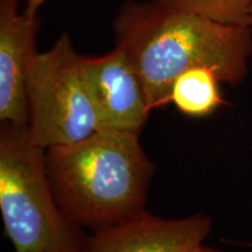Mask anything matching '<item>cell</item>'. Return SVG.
Returning a JSON list of instances; mask_svg holds the SVG:
<instances>
[{
	"label": "cell",
	"instance_id": "1",
	"mask_svg": "<svg viewBox=\"0 0 252 252\" xmlns=\"http://www.w3.org/2000/svg\"><path fill=\"white\" fill-rule=\"evenodd\" d=\"M121 48L143 84L150 109L171 104L182 72L208 67L222 83L237 87L249 74L252 27L222 24L163 2L127 1L113 23Z\"/></svg>",
	"mask_w": 252,
	"mask_h": 252
},
{
	"label": "cell",
	"instance_id": "2",
	"mask_svg": "<svg viewBox=\"0 0 252 252\" xmlns=\"http://www.w3.org/2000/svg\"><path fill=\"white\" fill-rule=\"evenodd\" d=\"M55 198L72 223L91 232L144 213L156 163L139 134L99 130L80 141L46 150Z\"/></svg>",
	"mask_w": 252,
	"mask_h": 252
},
{
	"label": "cell",
	"instance_id": "3",
	"mask_svg": "<svg viewBox=\"0 0 252 252\" xmlns=\"http://www.w3.org/2000/svg\"><path fill=\"white\" fill-rule=\"evenodd\" d=\"M0 212L14 252H83L88 236L56 201L46 149L27 125L0 126Z\"/></svg>",
	"mask_w": 252,
	"mask_h": 252
},
{
	"label": "cell",
	"instance_id": "4",
	"mask_svg": "<svg viewBox=\"0 0 252 252\" xmlns=\"http://www.w3.org/2000/svg\"><path fill=\"white\" fill-rule=\"evenodd\" d=\"M81 55L68 34L37 53L28 75V128L43 147L80 141L102 130L96 109L82 78Z\"/></svg>",
	"mask_w": 252,
	"mask_h": 252
},
{
	"label": "cell",
	"instance_id": "5",
	"mask_svg": "<svg viewBox=\"0 0 252 252\" xmlns=\"http://www.w3.org/2000/svg\"><path fill=\"white\" fill-rule=\"evenodd\" d=\"M80 68L102 130L140 134L152 110L143 84L124 52L115 47L98 58L81 55Z\"/></svg>",
	"mask_w": 252,
	"mask_h": 252
},
{
	"label": "cell",
	"instance_id": "6",
	"mask_svg": "<svg viewBox=\"0 0 252 252\" xmlns=\"http://www.w3.org/2000/svg\"><path fill=\"white\" fill-rule=\"evenodd\" d=\"M213 220L195 214L176 220L145 210L111 228L91 232L83 252H189L203 243Z\"/></svg>",
	"mask_w": 252,
	"mask_h": 252
},
{
	"label": "cell",
	"instance_id": "7",
	"mask_svg": "<svg viewBox=\"0 0 252 252\" xmlns=\"http://www.w3.org/2000/svg\"><path fill=\"white\" fill-rule=\"evenodd\" d=\"M20 0H0V121L27 125L28 75L34 58L37 18L19 12Z\"/></svg>",
	"mask_w": 252,
	"mask_h": 252
},
{
	"label": "cell",
	"instance_id": "8",
	"mask_svg": "<svg viewBox=\"0 0 252 252\" xmlns=\"http://www.w3.org/2000/svg\"><path fill=\"white\" fill-rule=\"evenodd\" d=\"M217 72L208 67H195L182 72L172 86L169 100L182 115L191 118L209 117L226 105Z\"/></svg>",
	"mask_w": 252,
	"mask_h": 252
},
{
	"label": "cell",
	"instance_id": "9",
	"mask_svg": "<svg viewBox=\"0 0 252 252\" xmlns=\"http://www.w3.org/2000/svg\"><path fill=\"white\" fill-rule=\"evenodd\" d=\"M222 24L252 27V0H157Z\"/></svg>",
	"mask_w": 252,
	"mask_h": 252
},
{
	"label": "cell",
	"instance_id": "10",
	"mask_svg": "<svg viewBox=\"0 0 252 252\" xmlns=\"http://www.w3.org/2000/svg\"><path fill=\"white\" fill-rule=\"evenodd\" d=\"M45 1L46 0H27V4L25 6L24 13L26 14L27 17L35 18L37 11H39V8L42 6Z\"/></svg>",
	"mask_w": 252,
	"mask_h": 252
},
{
	"label": "cell",
	"instance_id": "11",
	"mask_svg": "<svg viewBox=\"0 0 252 252\" xmlns=\"http://www.w3.org/2000/svg\"><path fill=\"white\" fill-rule=\"evenodd\" d=\"M189 252H220V251H217V250H215V249H210V248L203 247V245L201 244V245H198V247L193 249V250L189 251Z\"/></svg>",
	"mask_w": 252,
	"mask_h": 252
},
{
	"label": "cell",
	"instance_id": "12",
	"mask_svg": "<svg viewBox=\"0 0 252 252\" xmlns=\"http://www.w3.org/2000/svg\"><path fill=\"white\" fill-rule=\"evenodd\" d=\"M251 17H252V8H251Z\"/></svg>",
	"mask_w": 252,
	"mask_h": 252
}]
</instances>
